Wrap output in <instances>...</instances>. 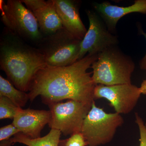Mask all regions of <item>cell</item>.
Wrapping results in <instances>:
<instances>
[{
    "label": "cell",
    "instance_id": "11",
    "mask_svg": "<svg viewBox=\"0 0 146 146\" xmlns=\"http://www.w3.org/2000/svg\"><path fill=\"white\" fill-rule=\"evenodd\" d=\"M50 118V110L21 108L13 119L12 124L21 133L35 139L41 137L42 131L46 125L48 124Z\"/></svg>",
    "mask_w": 146,
    "mask_h": 146
},
{
    "label": "cell",
    "instance_id": "8",
    "mask_svg": "<svg viewBox=\"0 0 146 146\" xmlns=\"http://www.w3.org/2000/svg\"><path fill=\"white\" fill-rule=\"evenodd\" d=\"M89 27L82 40L78 60L88 54H98L110 47L117 46V36L110 31L104 22L95 11H86Z\"/></svg>",
    "mask_w": 146,
    "mask_h": 146
},
{
    "label": "cell",
    "instance_id": "7",
    "mask_svg": "<svg viewBox=\"0 0 146 146\" xmlns=\"http://www.w3.org/2000/svg\"><path fill=\"white\" fill-rule=\"evenodd\" d=\"M48 105L51 113L49 127L60 131L65 136L81 132L84 121L92 106L73 100Z\"/></svg>",
    "mask_w": 146,
    "mask_h": 146
},
{
    "label": "cell",
    "instance_id": "12",
    "mask_svg": "<svg viewBox=\"0 0 146 146\" xmlns=\"http://www.w3.org/2000/svg\"><path fill=\"white\" fill-rule=\"evenodd\" d=\"M92 5L112 33L115 31L118 21L124 16L132 13L146 14V0H136L127 7L113 5L107 1L94 3Z\"/></svg>",
    "mask_w": 146,
    "mask_h": 146
},
{
    "label": "cell",
    "instance_id": "5",
    "mask_svg": "<svg viewBox=\"0 0 146 146\" xmlns=\"http://www.w3.org/2000/svg\"><path fill=\"white\" fill-rule=\"evenodd\" d=\"M123 123L121 115L107 113L97 106L94 101L84 121L81 132L88 146H100L111 142Z\"/></svg>",
    "mask_w": 146,
    "mask_h": 146
},
{
    "label": "cell",
    "instance_id": "19",
    "mask_svg": "<svg viewBox=\"0 0 146 146\" xmlns=\"http://www.w3.org/2000/svg\"><path fill=\"white\" fill-rule=\"evenodd\" d=\"M135 123L139 129L140 133V146H146V123L144 121L142 118L138 113H136Z\"/></svg>",
    "mask_w": 146,
    "mask_h": 146
},
{
    "label": "cell",
    "instance_id": "22",
    "mask_svg": "<svg viewBox=\"0 0 146 146\" xmlns=\"http://www.w3.org/2000/svg\"><path fill=\"white\" fill-rule=\"evenodd\" d=\"M13 145L9 140L1 141L0 143V146H12Z\"/></svg>",
    "mask_w": 146,
    "mask_h": 146
},
{
    "label": "cell",
    "instance_id": "13",
    "mask_svg": "<svg viewBox=\"0 0 146 146\" xmlns=\"http://www.w3.org/2000/svg\"><path fill=\"white\" fill-rule=\"evenodd\" d=\"M63 28L82 40L87 31L79 13L78 3L73 0H52Z\"/></svg>",
    "mask_w": 146,
    "mask_h": 146
},
{
    "label": "cell",
    "instance_id": "10",
    "mask_svg": "<svg viewBox=\"0 0 146 146\" xmlns=\"http://www.w3.org/2000/svg\"><path fill=\"white\" fill-rule=\"evenodd\" d=\"M32 12L41 32L50 35L63 28L52 0H21Z\"/></svg>",
    "mask_w": 146,
    "mask_h": 146
},
{
    "label": "cell",
    "instance_id": "9",
    "mask_svg": "<svg viewBox=\"0 0 146 146\" xmlns=\"http://www.w3.org/2000/svg\"><path fill=\"white\" fill-rule=\"evenodd\" d=\"M142 93L140 87L131 83L115 85H96L94 100L104 98L118 114H127L131 112L139 100Z\"/></svg>",
    "mask_w": 146,
    "mask_h": 146
},
{
    "label": "cell",
    "instance_id": "2",
    "mask_svg": "<svg viewBox=\"0 0 146 146\" xmlns=\"http://www.w3.org/2000/svg\"><path fill=\"white\" fill-rule=\"evenodd\" d=\"M7 31L0 43L1 69L16 88L27 92L36 73L47 65L44 57L39 49Z\"/></svg>",
    "mask_w": 146,
    "mask_h": 146
},
{
    "label": "cell",
    "instance_id": "16",
    "mask_svg": "<svg viewBox=\"0 0 146 146\" xmlns=\"http://www.w3.org/2000/svg\"><path fill=\"white\" fill-rule=\"evenodd\" d=\"M21 108L6 97L0 96V119H13Z\"/></svg>",
    "mask_w": 146,
    "mask_h": 146
},
{
    "label": "cell",
    "instance_id": "18",
    "mask_svg": "<svg viewBox=\"0 0 146 146\" xmlns=\"http://www.w3.org/2000/svg\"><path fill=\"white\" fill-rule=\"evenodd\" d=\"M20 132V131L12 123L4 126L0 128V141L9 140L11 136H14Z\"/></svg>",
    "mask_w": 146,
    "mask_h": 146
},
{
    "label": "cell",
    "instance_id": "17",
    "mask_svg": "<svg viewBox=\"0 0 146 146\" xmlns=\"http://www.w3.org/2000/svg\"><path fill=\"white\" fill-rule=\"evenodd\" d=\"M88 143L81 132L71 135L65 140H60L58 146H87Z\"/></svg>",
    "mask_w": 146,
    "mask_h": 146
},
{
    "label": "cell",
    "instance_id": "1",
    "mask_svg": "<svg viewBox=\"0 0 146 146\" xmlns=\"http://www.w3.org/2000/svg\"><path fill=\"white\" fill-rule=\"evenodd\" d=\"M98 57L97 54H88L68 66L46 65L40 69L31 84L28 93L30 100L33 101L40 96L48 105L69 100L92 106L96 85L92 78V72L88 70Z\"/></svg>",
    "mask_w": 146,
    "mask_h": 146
},
{
    "label": "cell",
    "instance_id": "6",
    "mask_svg": "<svg viewBox=\"0 0 146 146\" xmlns=\"http://www.w3.org/2000/svg\"><path fill=\"white\" fill-rule=\"evenodd\" d=\"M81 41L63 28L43 37L38 48L44 56L47 65L68 66L78 60Z\"/></svg>",
    "mask_w": 146,
    "mask_h": 146
},
{
    "label": "cell",
    "instance_id": "15",
    "mask_svg": "<svg viewBox=\"0 0 146 146\" xmlns=\"http://www.w3.org/2000/svg\"><path fill=\"white\" fill-rule=\"evenodd\" d=\"M0 96L6 97L18 107H23L29 100V94L14 87L7 80L0 76Z\"/></svg>",
    "mask_w": 146,
    "mask_h": 146
},
{
    "label": "cell",
    "instance_id": "3",
    "mask_svg": "<svg viewBox=\"0 0 146 146\" xmlns=\"http://www.w3.org/2000/svg\"><path fill=\"white\" fill-rule=\"evenodd\" d=\"M135 68L132 59L114 46L98 54V58L91 66L92 78L96 85L131 83Z\"/></svg>",
    "mask_w": 146,
    "mask_h": 146
},
{
    "label": "cell",
    "instance_id": "14",
    "mask_svg": "<svg viewBox=\"0 0 146 146\" xmlns=\"http://www.w3.org/2000/svg\"><path fill=\"white\" fill-rule=\"evenodd\" d=\"M61 133L60 131L51 129L46 136L33 139L20 132L9 140L13 145L19 143L27 146H58Z\"/></svg>",
    "mask_w": 146,
    "mask_h": 146
},
{
    "label": "cell",
    "instance_id": "20",
    "mask_svg": "<svg viewBox=\"0 0 146 146\" xmlns=\"http://www.w3.org/2000/svg\"><path fill=\"white\" fill-rule=\"evenodd\" d=\"M140 32H141V34L145 36L146 40V33L144 32L142 30L140 31ZM140 67L141 70H146V52L145 56L141 59V61H140Z\"/></svg>",
    "mask_w": 146,
    "mask_h": 146
},
{
    "label": "cell",
    "instance_id": "21",
    "mask_svg": "<svg viewBox=\"0 0 146 146\" xmlns=\"http://www.w3.org/2000/svg\"><path fill=\"white\" fill-rule=\"evenodd\" d=\"M140 88L142 94L146 95V80H144L142 82Z\"/></svg>",
    "mask_w": 146,
    "mask_h": 146
},
{
    "label": "cell",
    "instance_id": "4",
    "mask_svg": "<svg viewBox=\"0 0 146 146\" xmlns=\"http://www.w3.org/2000/svg\"><path fill=\"white\" fill-rule=\"evenodd\" d=\"M0 3L1 21L6 30L25 41H41L43 36L36 18L21 0Z\"/></svg>",
    "mask_w": 146,
    "mask_h": 146
}]
</instances>
